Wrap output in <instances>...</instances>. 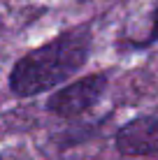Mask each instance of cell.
<instances>
[{
    "instance_id": "cell-1",
    "label": "cell",
    "mask_w": 158,
    "mask_h": 160,
    "mask_svg": "<svg viewBox=\"0 0 158 160\" xmlns=\"http://www.w3.org/2000/svg\"><path fill=\"white\" fill-rule=\"evenodd\" d=\"M91 35L89 26L65 30L56 40L42 44L16 60L9 72V88L19 98L40 95L51 91L74 72H79L91 56Z\"/></svg>"
},
{
    "instance_id": "cell-3",
    "label": "cell",
    "mask_w": 158,
    "mask_h": 160,
    "mask_svg": "<svg viewBox=\"0 0 158 160\" xmlns=\"http://www.w3.org/2000/svg\"><path fill=\"white\" fill-rule=\"evenodd\" d=\"M116 151L126 158H144L158 153V109L140 114L121 125L114 137Z\"/></svg>"
},
{
    "instance_id": "cell-4",
    "label": "cell",
    "mask_w": 158,
    "mask_h": 160,
    "mask_svg": "<svg viewBox=\"0 0 158 160\" xmlns=\"http://www.w3.org/2000/svg\"><path fill=\"white\" fill-rule=\"evenodd\" d=\"M158 42V5L149 12V26L142 32V37L133 42V47H151V44Z\"/></svg>"
},
{
    "instance_id": "cell-2",
    "label": "cell",
    "mask_w": 158,
    "mask_h": 160,
    "mask_svg": "<svg viewBox=\"0 0 158 160\" xmlns=\"http://www.w3.org/2000/svg\"><path fill=\"white\" fill-rule=\"evenodd\" d=\"M107 86H110V77L105 72L86 74L72 84L63 86L47 100V109L61 118H74L81 114L91 112L98 102L102 100Z\"/></svg>"
}]
</instances>
